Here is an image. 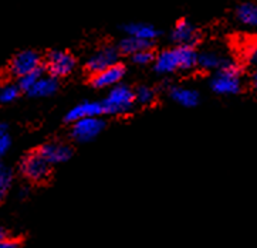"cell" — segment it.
Masks as SVG:
<instances>
[{
    "mask_svg": "<svg viewBox=\"0 0 257 248\" xmlns=\"http://www.w3.org/2000/svg\"><path fill=\"white\" fill-rule=\"evenodd\" d=\"M198 54L191 46H178L162 51L157 58L154 68L158 74H174L176 71H189L198 66Z\"/></svg>",
    "mask_w": 257,
    "mask_h": 248,
    "instance_id": "obj_1",
    "label": "cell"
},
{
    "mask_svg": "<svg viewBox=\"0 0 257 248\" xmlns=\"http://www.w3.org/2000/svg\"><path fill=\"white\" fill-rule=\"evenodd\" d=\"M210 87L216 94L220 95H234L240 91V67L236 63L224 60L223 66L217 70L216 75L210 81Z\"/></svg>",
    "mask_w": 257,
    "mask_h": 248,
    "instance_id": "obj_2",
    "label": "cell"
},
{
    "mask_svg": "<svg viewBox=\"0 0 257 248\" xmlns=\"http://www.w3.org/2000/svg\"><path fill=\"white\" fill-rule=\"evenodd\" d=\"M135 92L126 85L118 84L112 87L102 101L104 112L108 115H122L133 109L135 104Z\"/></svg>",
    "mask_w": 257,
    "mask_h": 248,
    "instance_id": "obj_3",
    "label": "cell"
},
{
    "mask_svg": "<svg viewBox=\"0 0 257 248\" xmlns=\"http://www.w3.org/2000/svg\"><path fill=\"white\" fill-rule=\"evenodd\" d=\"M50 163L39 152H36L27 155L22 160L20 172L27 180L33 183H42L47 180V177L50 176Z\"/></svg>",
    "mask_w": 257,
    "mask_h": 248,
    "instance_id": "obj_4",
    "label": "cell"
},
{
    "mask_svg": "<svg viewBox=\"0 0 257 248\" xmlns=\"http://www.w3.org/2000/svg\"><path fill=\"white\" fill-rule=\"evenodd\" d=\"M105 128V122L100 116H88L73 122L71 128V138L78 143H88L95 138H98Z\"/></svg>",
    "mask_w": 257,
    "mask_h": 248,
    "instance_id": "obj_5",
    "label": "cell"
},
{
    "mask_svg": "<svg viewBox=\"0 0 257 248\" xmlns=\"http://www.w3.org/2000/svg\"><path fill=\"white\" fill-rule=\"evenodd\" d=\"M40 64H42V58L36 51L25 50V51L17 53L16 56L12 58V61L9 64V71H10V74L15 75L17 78H22L23 75L39 70Z\"/></svg>",
    "mask_w": 257,
    "mask_h": 248,
    "instance_id": "obj_6",
    "label": "cell"
},
{
    "mask_svg": "<svg viewBox=\"0 0 257 248\" xmlns=\"http://www.w3.org/2000/svg\"><path fill=\"white\" fill-rule=\"evenodd\" d=\"M75 67V60L66 51H51L46 57V70L53 77H66L71 74Z\"/></svg>",
    "mask_w": 257,
    "mask_h": 248,
    "instance_id": "obj_7",
    "label": "cell"
},
{
    "mask_svg": "<svg viewBox=\"0 0 257 248\" xmlns=\"http://www.w3.org/2000/svg\"><path fill=\"white\" fill-rule=\"evenodd\" d=\"M118 54H119V49H115L112 46H105L88 58L87 70L91 74H95V73H100L108 67L114 66L118 61Z\"/></svg>",
    "mask_w": 257,
    "mask_h": 248,
    "instance_id": "obj_8",
    "label": "cell"
},
{
    "mask_svg": "<svg viewBox=\"0 0 257 248\" xmlns=\"http://www.w3.org/2000/svg\"><path fill=\"white\" fill-rule=\"evenodd\" d=\"M125 68L121 64H114V66L108 67L105 70H102L100 73L92 74L91 84L95 88L105 90V88H112L119 84V81L124 78Z\"/></svg>",
    "mask_w": 257,
    "mask_h": 248,
    "instance_id": "obj_9",
    "label": "cell"
},
{
    "mask_svg": "<svg viewBox=\"0 0 257 248\" xmlns=\"http://www.w3.org/2000/svg\"><path fill=\"white\" fill-rule=\"evenodd\" d=\"M50 165H58V163H64L67 162L71 155L73 150L66 143H60V142H49L44 143L43 146L37 150Z\"/></svg>",
    "mask_w": 257,
    "mask_h": 248,
    "instance_id": "obj_10",
    "label": "cell"
},
{
    "mask_svg": "<svg viewBox=\"0 0 257 248\" xmlns=\"http://www.w3.org/2000/svg\"><path fill=\"white\" fill-rule=\"evenodd\" d=\"M171 37H172V42L175 44H178V46H191V47H193L199 40V34L196 32V29L188 20H179L175 25Z\"/></svg>",
    "mask_w": 257,
    "mask_h": 248,
    "instance_id": "obj_11",
    "label": "cell"
},
{
    "mask_svg": "<svg viewBox=\"0 0 257 248\" xmlns=\"http://www.w3.org/2000/svg\"><path fill=\"white\" fill-rule=\"evenodd\" d=\"M104 114V107L102 102H92V101H85L74 108H71L66 115L67 122H75L78 119L88 118V116H100Z\"/></svg>",
    "mask_w": 257,
    "mask_h": 248,
    "instance_id": "obj_12",
    "label": "cell"
},
{
    "mask_svg": "<svg viewBox=\"0 0 257 248\" xmlns=\"http://www.w3.org/2000/svg\"><path fill=\"white\" fill-rule=\"evenodd\" d=\"M169 97L174 99L176 104L185 108L196 107L199 104V94L195 90L185 88V87H174L169 91Z\"/></svg>",
    "mask_w": 257,
    "mask_h": 248,
    "instance_id": "obj_13",
    "label": "cell"
},
{
    "mask_svg": "<svg viewBox=\"0 0 257 248\" xmlns=\"http://www.w3.org/2000/svg\"><path fill=\"white\" fill-rule=\"evenodd\" d=\"M58 88V83L56 81V77H40V80L34 84V87L27 92L30 97L34 98H46V97H51L53 94H56Z\"/></svg>",
    "mask_w": 257,
    "mask_h": 248,
    "instance_id": "obj_14",
    "label": "cell"
},
{
    "mask_svg": "<svg viewBox=\"0 0 257 248\" xmlns=\"http://www.w3.org/2000/svg\"><path fill=\"white\" fill-rule=\"evenodd\" d=\"M124 32L126 36H134L142 40H148L152 42L154 39H157L159 36V32L152 25H147V23H131L124 27Z\"/></svg>",
    "mask_w": 257,
    "mask_h": 248,
    "instance_id": "obj_15",
    "label": "cell"
},
{
    "mask_svg": "<svg viewBox=\"0 0 257 248\" xmlns=\"http://www.w3.org/2000/svg\"><path fill=\"white\" fill-rule=\"evenodd\" d=\"M236 17L241 25L257 27V3L244 2L236 9Z\"/></svg>",
    "mask_w": 257,
    "mask_h": 248,
    "instance_id": "obj_16",
    "label": "cell"
},
{
    "mask_svg": "<svg viewBox=\"0 0 257 248\" xmlns=\"http://www.w3.org/2000/svg\"><path fill=\"white\" fill-rule=\"evenodd\" d=\"M152 47V42H148V40H142V39H138V37H134V36H126L125 39L121 40L118 49L122 54H126V56H134L135 53L141 51V50L151 49Z\"/></svg>",
    "mask_w": 257,
    "mask_h": 248,
    "instance_id": "obj_17",
    "label": "cell"
},
{
    "mask_svg": "<svg viewBox=\"0 0 257 248\" xmlns=\"http://www.w3.org/2000/svg\"><path fill=\"white\" fill-rule=\"evenodd\" d=\"M224 60L219 54H216L213 51H206L202 53L198 57V66L203 70H219L223 66Z\"/></svg>",
    "mask_w": 257,
    "mask_h": 248,
    "instance_id": "obj_18",
    "label": "cell"
},
{
    "mask_svg": "<svg viewBox=\"0 0 257 248\" xmlns=\"http://www.w3.org/2000/svg\"><path fill=\"white\" fill-rule=\"evenodd\" d=\"M135 99L138 104L141 105H150L154 102L155 99V91L151 88V87H147V85H141L137 88L135 91Z\"/></svg>",
    "mask_w": 257,
    "mask_h": 248,
    "instance_id": "obj_19",
    "label": "cell"
},
{
    "mask_svg": "<svg viewBox=\"0 0 257 248\" xmlns=\"http://www.w3.org/2000/svg\"><path fill=\"white\" fill-rule=\"evenodd\" d=\"M40 77H42V68H39V70H36L33 73H29V74L23 75L22 78H19L20 80L19 81V87L22 88V91L29 92L34 87V84L40 80Z\"/></svg>",
    "mask_w": 257,
    "mask_h": 248,
    "instance_id": "obj_20",
    "label": "cell"
},
{
    "mask_svg": "<svg viewBox=\"0 0 257 248\" xmlns=\"http://www.w3.org/2000/svg\"><path fill=\"white\" fill-rule=\"evenodd\" d=\"M22 91V88L17 85H13V84H8L5 87H2L0 90V101L3 104H9V102H13L15 99H17L19 94Z\"/></svg>",
    "mask_w": 257,
    "mask_h": 248,
    "instance_id": "obj_21",
    "label": "cell"
},
{
    "mask_svg": "<svg viewBox=\"0 0 257 248\" xmlns=\"http://www.w3.org/2000/svg\"><path fill=\"white\" fill-rule=\"evenodd\" d=\"M13 183V173L9 167H2L0 169V194L2 197L8 194V191L12 189Z\"/></svg>",
    "mask_w": 257,
    "mask_h": 248,
    "instance_id": "obj_22",
    "label": "cell"
},
{
    "mask_svg": "<svg viewBox=\"0 0 257 248\" xmlns=\"http://www.w3.org/2000/svg\"><path fill=\"white\" fill-rule=\"evenodd\" d=\"M131 60H133V63L138 64V66H147V64H150L152 61H155V57H154L151 49H145L131 56Z\"/></svg>",
    "mask_w": 257,
    "mask_h": 248,
    "instance_id": "obj_23",
    "label": "cell"
},
{
    "mask_svg": "<svg viewBox=\"0 0 257 248\" xmlns=\"http://www.w3.org/2000/svg\"><path fill=\"white\" fill-rule=\"evenodd\" d=\"M10 146H12V139H10V135L8 132V128H6V125L2 124V128H0V153L2 155L8 153Z\"/></svg>",
    "mask_w": 257,
    "mask_h": 248,
    "instance_id": "obj_24",
    "label": "cell"
},
{
    "mask_svg": "<svg viewBox=\"0 0 257 248\" xmlns=\"http://www.w3.org/2000/svg\"><path fill=\"white\" fill-rule=\"evenodd\" d=\"M0 247L2 248H16L19 247L17 241H15L13 238L8 237L5 232L2 231V242H0Z\"/></svg>",
    "mask_w": 257,
    "mask_h": 248,
    "instance_id": "obj_25",
    "label": "cell"
},
{
    "mask_svg": "<svg viewBox=\"0 0 257 248\" xmlns=\"http://www.w3.org/2000/svg\"><path fill=\"white\" fill-rule=\"evenodd\" d=\"M247 61L251 66H257V46L250 49L249 54H247Z\"/></svg>",
    "mask_w": 257,
    "mask_h": 248,
    "instance_id": "obj_26",
    "label": "cell"
},
{
    "mask_svg": "<svg viewBox=\"0 0 257 248\" xmlns=\"http://www.w3.org/2000/svg\"><path fill=\"white\" fill-rule=\"evenodd\" d=\"M251 83H253V87L257 90V71L253 74V78H251Z\"/></svg>",
    "mask_w": 257,
    "mask_h": 248,
    "instance_id": "obj_27",
    "label": "cell"
}]
</instances>
